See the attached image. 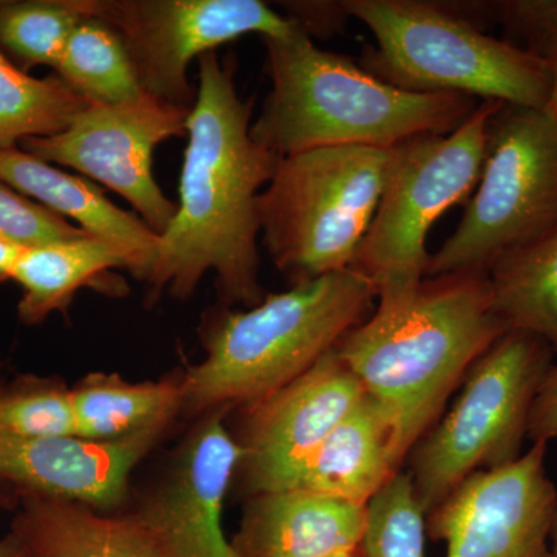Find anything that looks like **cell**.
Instances as JSON below:
<instances>
[{"mask_svg":"<svg viewBox=\"0 0 557 557\" xmlns=\"http://www.w3.org/2000/svg\"><path fill=\"white\" fill-rule=\"evenodd\" d=\"M497 106L480 102L453 134L420 135L391 148L375 218L350 267L372 282L379 302L405 298L423 281L429 230L478 185Z\"/></svg>","mask_w":557,"mask_h":557,"instance_id":"9c48e42d","label":"cell"},{"mask_svg":"<svg viewBox=\"0 0 557 557\" xmlns=\"http://www.w3.org/2000/svg\"><path fill=\"white\" fill-rule=\"evenodd\" d=\"M83 20L75 0H0V53L25 73L54 70Z\"/></svg>","mask_w":557,"mask_h":557,"instance_id":"d4e9b609","label":"cell"},{"mask_svg":"<svg viewBox=\"0 0 557 557\" xmlns=\"http://www.w3.org/2000/svg\"><path fill=\"white\" fill-rule=\"evenodd\" d=\"M54 73L90 104H121L146 95L120 33L86 14Z\"/></svg>","mask_w":557,"mask_h":557,"instance_id":"603a6c76","label":"cell"},{"mask_svg":"<svg viewBox=\"0 0 557 557\" xmlns=\"http://www.w3.org/2000/svg\"><path fill=\"white\" fill-rule=\"evenodd\" d=\"M547 445L475 472L428 516V536L445 544V557H553L557 490L545 467Z\"/></svg>","mask_w":557,"mask_h":557,"instance_id":"4fadbf2b","label":"cell"},{"mask_svg":"<svg viewBox=\"0 0 557 557\" xmlns=\"http://www.w3.org/2000/svg\"><path fill=\"white\" fill-rule=\"evenodd\" d=\"M375 300L372 282L347 269L270 293L245 311H209L205 357L183 370L182 417L240 412L270 398L361 325Z\"/></svg>","mask_w":557,"mask_h":557,"instance_id":"3957f363","label":"cell"},{"mask_svg":"<svg viewBox=\"0 0 557 557\" xmlns=\"http://www.w3.org/2000/svg\"><path fill=\"white\" fill-rule=\"evenodd\" d=\"M426 520L412 479L398 472L369 502L359 549L364 557H428Z\"/></svg>","mask_w":557,"mask_h":557,"instance_id":"484cf974","label":"cell"},{"mask_svg":"<svg viewBox=\"0 0 557 557\" xmlns=\"http://www.w3.org/2000/svg\"><path fill=\"white\" fill-rule=\"evenodd\" d=\"M25 248L0 237V281H11L14 267Z\"/></svg>","mask_w":557,"mask_h":557,"instance_id":"1f68e13d","label":"cell"},{"mask_svg":"<svg viewBox=\"0 0 557 557\" xmlns=\"http://www.w3.org/2000/svg\"><path fill=\"white\" fill-rule=\"evenodd\" d=\"M487 282L509 330L537 336L557 354V230L498 260Z\"/></svg>","mask_w":557,"mask_h":557,"instance_id":"7402d4cb","label":"cell"},{"mask_svg":"<svg viewBox=\"0 0 557 557\" xmlns=\"http://www.w3.org/2000/svg\"><path fill=\"white\" fill-rule=\"evenodd\" d=\"M557 230V115L498 102L486 127L478 189L424 277L487 274Z\"/></svg>","mask_w":557,"mask_h":557,"instance_id":"52a82bcc","label":"cell"},{"mask_svg":"<svg viewBox=\"0 0 557 557\" xmlns=\"http://www.w3.org/2000/svg\"><path fill=\"white\" fill-rule=\"evenodd\" d=\"M89 236L53 211L0 183V237L36 248Z\"/></svg>","mask_w":557,"mask_h":557,"instance_id":"f1b7e54d","label":"cell"},{"mask_svg":"<svg viewBox=\"0 0 557 557\" xmlns=\"http://www.w3.org/2000/svg\"><path fill=\"white\" fill-rule=\"evenodd\" d=\"M81 13L120 33L143 90L183 109L197 91L188 78L193 60L244 35L288 38L302 33L260 0H75Z\"/></svg>","mask_w":557,"mask_h":557,"instance_id":"30bf717a","label":"cell"},{"mask_svg":"<svg viewBox=\"0 0 557 557\" xmlns=\"http://www.w3.org/2000/svg\"><path fill=\"white\" fill-rule=\"evenodd\" d=\"M397 429L368 394L318 446L287 490L310 491L368 507L401 472Z\"/></svg>","mask_w":557,"mask_h":557,"instance_id":"ac0fdd59","label":"cell"},{"mask_svg":"<svg viewBox=\"0 0 557 557\" xmlns=\"http://www.w3.org/2000/svg\"><path fill=\"white\" fill-rule=\"evenodd\" d=\"M0 431L25 438L76 435L72 388L40 376L14 381L0 391Z\"/></svg>","mask_w":557,"mask_h":557,"instance_id":"4316f807","label":"cell"},{"mask_svg":"<svg viewBox=\"0 0 557 557\" xmlns=\"http://www.w3.org/2000/svg\"><path fill=\"white\" fill-rule=\"evenodd\" d=\"M553 357L545 341L508 330L472 366L456 405L410 453L409 475L426 516L475 472L522 456L531 409Z\"/></svg>","mask_w":557,"mask_h":557,"instance_id":"ba28073f","label":"cell"},{"mask_svg":"<svg viewBox=\"0 0 557 557\" xmlns=\"http://www.w3.org/2000/svg\"><path fill=\"white\" fill-rule=\"evenodd\" d=\"M391 149L339 146L278 161L259 194V233L289 284L350 269L375 218Z\"/></svg>","mask_w":557,"mask_h":557,"instance_id":"8992f818","label":"cell"},{"mask_svg":"<svg viewBox=\"0 0 557 557\" xmlns=\"http://www.w3.org/2000/svg\"><path fill=\"white\" fill-rule=\"evenodd\" d=\"M508 330L494 310L487 274H443L424 277L405 298L379 302L336 351L387 410L406 461L472 366Z\"/></svg>","mask_w":557,"mask_h":557,"instance_id":"7a4b0ae2","label":"cell"},{"mask_svg":"<svg viewBox=\"0 0 557 557\" xmlns=\"http://www.w3.org/2000/svg\"><path fill=\"white\" fill-rule=\"evenodd\" d=\"M189 113L149 95L121 104H90L67 129L24 139L21 150L101 183L129 201L139 219L161 236L170 228L177 205L153 177V150L186 134Z\"/></svg>","mask_w":557,"mask_h":557,"instance_id":"8fae6325","label":"cell"},{"mask_svg":"<svg viewBox=\"0 0 557 557\" xmlns=\"http://www.w3.org/2000/svg\"><path fill=\"white\" fill-rule=\"evenodd\" d=\"M287 11V20L292 21L307 38L330 39L346 32L348 13L346 0L330 2V0H310V2H281Z\"/></svg>","mask_w":557,"mask_h":557,"instance_id":"f546056e","label":"cell"},{"mask_svg":"<svg viewBox=\"0 0 557 557\" xmlns=\"http://www.w3.org/2000/svg\"><path fill=\"white\" fill-rule=\"evenodd\" d=\"M329 557H364V556H362L361 549H358V552L344 553V555H335V556H329Z\"/></svg>","mask_w":557,"mask_h":557,"instance_id":"d590c367","label":"cell"},{"mask_svg":"<svg viewBox=\"0 0 557 557\" xmlns=\"http://www.w3.org/2000/svg\"><path fill=\"white\" fill-rule=\"evenodd\" d=\"M271 90L251 137L284 159L310 149H391L420 135H448L479 108L457 94H416L384 83L304 33L262 38Z\"/></svg>","mask_w":557,"mask_h":557,"instance_id":"277c9868","label":"cell"},{"mask_svg":"<svg viewBox=\"0 0 557 557\" xmlns=\"http://www.w3.org/2000/svg\"><path fill=\"white\" fill-rule=\"evenodd\" d=\"M89 106L57 73L35 78L0 53V150L60 134Z\"/></svg>","mask_w":557,"mask_h":557,"instance_id":"cb8c5ba5","label":"cell"},{"mask_svg":"<svg viewBox=\"0 0 557 557\" xmlns=\"http://www.w3.org/2000/svg\"><path fill=\"white\" fill-rule=\"evenodd\" d=\"M0 183L60 218L73 220L95 239L120 249L127 259V271L145 284L160 236L138 215L113 205L95 183L58 170L17 148L0 150Z\"/></svg>","mask_w":557,"mask_h":557,"instance_id":"e0dca14e","label":"cell"},{"mask_svg":"<svg viewBox=\"0 0 557 557\" xmlns=\"http://www.w3.org/2000/svg\"><path fill=\"white\" fill-rule=\"evenodd\" d=\"M549 108L555 110L557 115V62L552 65V95H549Z\"/></svg>","mask_w":557,"mask_h":557,"instance_id":"836d02e7","label":"cell"},{"mask_svg":"<svg viewBox=\"0 0 557 557\" xmlns=\"http://www.w3.org/2000/svg\"><path fill=\"white\" fill-rule=\"evenodd\" d=\"M75 434L113 442L150 431H170L182 417L183 372L132 383L119 373L94 372L72 387Z\"/></svg>","mask_w":557,"mask_h":557,"instance_id":"ffe728a7","label":"cell"},{"mask_svg":"<svg viewBox=\"0 0 557 557\" xmlns=\"http://www.w3.org/2000/svg\"><path fill=\"white\" fill-rule=\"evenodd\" d=\"M168 432L97 442L78 435L25 438L0 431V485L20 497L58 498L119 512L129 502L135 471Z\"/></svg>","mask_w":557,"mask_h":557,"instance_id":"9a60e30c","label":"cell"},{"mask_svg":"<svg viewBox=\"0 0 557 557\" xmlns=\"http://www.w3.org/2000/svg\"><path fill=\"white\" fill-rule=\"evenodd\" d=\"M376 46L361 67L397 89L545 109L552 65L456 16L437 0H346Z\"/></svg>","mask_w":557,"mask_h":557,"instance_id":"5b68a950","label":"cell"},{"mask_svg":"<svg viewBox=\"0 0 557 557\" xmlns=\"http://www.w3.org/2000/svg\"><path fill=\"white\" fill-rule=\"evenodd\" d=\"M0 557H22L20 547L10 533L0 539Z\"/></svg>","mask_w":557,"mask_h":557,"instance_id":"d6a6232c","label":"cell"},{"mask_svg":"<svg viewBox=\"0 0 557 557\" xmlns=\"http://www.w3.org/2000/svg\"><path fill=\"white\" fill-rule=\"evenodd\" d=\"M528 438L534 443L557 438V366H553L539 388L531 409Z\"/></svg>","mask_w":557,"mask_h":557,"instance_id":"4dcf8cb0","label":"cell"},{"mask_svg":"<svg viewBox=\"0 0 557 557\" xmlns=\"http://www.w3.org/2000/svg\"><path fill=\"white\" fill-rule=\"evenodd\" d=\"M552 555L557 557V508L555 512V519H553L552 527Z\"/></svg>","mask_w":557,"mask_h":557,"instance_id":"e575fe53","label":"cell"},{"mask_svg":"<svg viewBox=\"0 0 557 557\" xmlns=\"http://www.w3.org/2000/svg\"><path fill=\"white\" fill-rule=\"evenodd\" d=\"M113 269L127 270V259L91 236L24 249L11 274L24 292L17 306L21 321L36 325L54 311L65 313L81 288L101 289L102 277Z\"/></svg>","mask_w":557,"mask_h":557,"instance_id":"44dd1931","label":"cell"},{"mask_svg":"<svg viewBox=\"0 0 557 557\" xmlns=\"http://www.w3.org/2000/svg\"><path fill=\"white\" fill-rule=\"evenodd\" d=\"M251 102L237 94L233 65L215 51L200 57L177 212L160 236L145 281L146 304L163 295L189 299L209 271L223 306L249 309L265 298L256 201L281 159L251 137Z\"/></svg>","mask_w":557,"mask_h":557,"instance_id":"6da1fadb","label":"cell"},{"mask_svg":"<svg viewBox=\"0 0 557 557\" xmlns=\"http://www.w3.org/2000/svg\"><path fill=\"white\" fill-rule=\"evenodd\" d=\"M10 534L22 557H160L123 511L58 498L20 497Z\"/></svg>","mask_w":557,"mask_h":557,"instance_id":"d6986e66","label":"cell"},{"mask_svg":"<svg viewBox=\"0 0 557 557\" xmlns=\"http://www.w3.org/2000/svg\"><path fill=\"white\" fill-rule=\"evenodd\" d=\"M491 16L508 44L545 64H556L557 0H491Z\"/></svg>","mask_w":557,"mask_h":557,"instance_id":"83f0119b","label":"cell"},{"mask_svg":"<svg viewBox=\"0 0 557 557\" xmlns=\"http://www.w3.org/2000/svg\"><path fill=\"white\" fill-rule=\"evenodd\" d=\"M368 507L302 490L249 497L231 539L240 557H329L358 552Z\"/></svg>","mask_w":557,"mask_h":557,"instance_id":"2e32d148","label":"cell"},{"mask_svg":"<svg viewBox=\"0 0 557 557\" xmlns=\"http://www.w3.org/2000/svg\"><path fill=\"white\" fill-rule=\"evenodd\" d=\"M366 392L336 347L259 405L240 410L234 480L247 498L287 490L311 454Z\"/></svg>","mask_w":557,"mask_h":557,"instance_id":"5bb4252c","label":"cell"},{"mask_svg":"<svg viewBox=\"0 0 557 557\" xmlns=\"http://www.w3.org/2000/svg\"><path fill=\"white\" fill-rule=\"evenodd\" d=\"M230 412L208 413L180 440L159 474L132 486L121 509L149 537L160 557H240L223 528L225 498L240 448L226 428Z\"/></svg>","mask_w":557,"mask_h":557,"instance_id":"7c38bea8","label":"cell"}]
</instances>
